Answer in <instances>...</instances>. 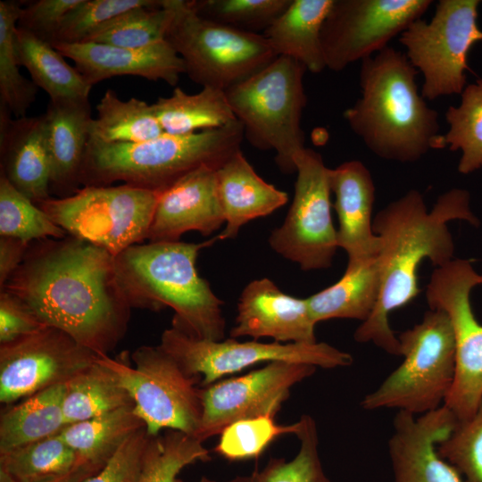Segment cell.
Returning a JSON list of instances; mask_svg holds the SVG:
<instances>
[{
	"label": "cell",
	"mask_w": 482,
	"mask_h": 482,
	"mask_svg": "<svg viewBox=\"0 0 482 482\" xmlns=\"http://www.w3.org/2000/svg\"><path fill=\"white\" fill-rule=\"evenodd\" d=\"M0 174L35 204L51 197L44 114L11 118L0 105Z\"/></svg>",
	"instance_id": "cell-22"
},
{
	"label": "cell",
	"mask_w": 482,
	"mask_h": 482,
	"mask_svg": "<svg viewBox=\"0 0 482 482\" xmlns=\"http://www.w3.org/2000/svg\"><path fill=\"white\" fill-rule=\"evenodd\" d=\"M224 223L217 169L203 165L160 192L147 240L179 241L192 230L209 236Z\"/></svg>",
	"instance_id": "cell-19"
},
{
	"label": "cell",
	"mask_w": 482,
	"mask_h": 482,
	"mask_svg": "<svg viewBox=\"0 0 482 482\" xmlns=\"http://www.w3.org/2000/svg\"><path fill=\"white\" fill-rule=\"evenodd\" d=\"M380 292L376 257L348 262L342 278L330 287L307 297L312 320L352 319L362 322L372 313Z\"/></svg>",
	"instance_id": "cell-27"
},
{
	"label": "cell",
	"mask_w": 482,
	"mask_h": 482,
	"mask_svg": "<svg viewBox=\"0 0 482 482\" xmlns=\"http://www.w3.org/2000/svg\"><path fill=\"white\" fill-rule=\"evenodd\" d=\"M22 7L20 1H0V105L15 118L25 116L37 92L36 84L24 78L19 68L15 34Z\"/></svg>",
	"instance_id": "cell-34"
},
{
	"label": "cell",
	"mask_w": 482,
	"mask_h": 482,
	"mask_svg": "<svg viewBox=\"0 0 482 482\" xmlns=\"http://www.w3.org/2000/svg\"><path fill=\"white\" fill-rule=\"evenodd\" d=\"M173 16L165 40L182 58L195 83L227 90L276 57L262 34L241 30L195 13L187 0H170Z\"/></svg>",
	"instance_id": "cell-8"
},
{
	"label": "cell",
	"mask_w": 482,
	"mask_h": 482,
	"mask_svg": "<svg viewBox=\"0 0 482 482\" xmlns=\"http://www.w3.org/2000/svg\"><path fill=\"white\" fill-rule=\"evenodd\" d=\"M275 417L262 415L236 421L220 434L214 452L229 461H242L259 457L278 436L295 434L299 422L279 425Z\"/></svg>",
	"instance_id": "cell-42"
},
{
	"label": "cell",
	"mask_w": 482,
	"mask_h": 482,
	"mask_svg": "<svg viewBox=\"0 0 482 482\" xmlns=\"http://www.w3.org/2000/svg\"><path fill=\"white\" fill-rule=\"evenodd\" d=\"M81 463L59 434L0 453V471L17 481L67 474Z\"/></svg>",
	"instance_id": "cell-36"
},
{
	"label": "cell",
	"mask_w": 482,
	"mask_h": 482,
	"mask_svg": "<svg viewBox=\"0 0 482 482\" xmlns=\"http://www.w3.org/2000/svg\"><path fill=\"white\" fill-rule=\"evenodd\" d=\"M461 96L460 104L445 112L449 129L443 142L461 152L458 170L469 174L482 168V79L466 86Z\"/></svg>",
	"instance_id": "cell-35"
},
{
	"label": "cell",
	"mask_w": 482,
	"mask_h": 482,
	"mask_svg": "<svg viewBox=\"0 0 482 482\" xmlns=\"http://www.w3.org/2000/svg\"><path fill=\"white\" fill-rule=\"evenodd\" d=\"M332 4L333 0H292L262 32L276 55L290 57L312 73L326 69L321 29Z\"/></svg>",
	"instance_id": "cell-26"
},
{
	"label": "cell",
	"mask_w": 482,
	"mask_h": 482,
	"mask_svg": "<svg viewBox=\"0 0 482 482\" xmlns=\"http://www.w3.org/2000/svg\"><path fill=\"white\" fill-rule=\"evenodd\" d=\"M66 235L37 204L0 174V237L31 243L48 237L62 238Z\"/></svg>",
	"instance_id": "cell-40"
},
{
	"label": "cell",
	"mask_w": 482,
	"mask_h": 482,
	"mask_svg": "<svg viewBox=\"0 0 482 482\" xmlns=\"http://www.w3.org/2000/svg\"><path fill=\"white\" fill-rule=\"evenodd\" d=\"M97 117L89 127V140L105 144L138 143L164 132L152 104L131 97L121 100L107 89L96 105Z\"/></svg>",
	"instance_id": "cell-32"
},
{
	"label": "cell",
	"mask_w": 482,
	"mask_h": 482,
	"mask_svg": "<svg viewBox=\"0 0 482 482\" xmlns=\"http://www.w3.org/2000/svg\"><path fill=\"white\" fill-rule=\"evenodd\" d=\"M29 244L15 237H0V288L22 262Z\"/></svg>",
	"instance_id": "cell-48"
},
{
	"label": "cell",
	"mask_w": 482,
	"mask_h": 482,
	"mask_svg": "<svg viewBox=\"0 0 482 482\" xmlns=\"http://www.w3.org/2000/svg\"><path fill=\"white\" fill-rule=\"evenodd\" d=\"M159 346L186 374L200 377L199 386H209L227 375L262 362H291L322 369L346 367L353 362L350 353L324 342L280 344L254 339L239 342L231 337L210 341L194 338L172 327L162 332Z\"/></svg>",
	"instance_id": "cell-14"
},
{
	"label": "cell",
	"mask_w": 482,
	"mask_h": 482,
	"mask_svg": "<svg viewBox=\"0 0 482 482\" xmlns=\"http://www.w3.org/2000/svg\"><path fill=\"white\" fill-rule=\"evenodd\" d=\"M162 0H83L62 21L54 44L87 42L121 14L141 7L159 6Z\"/></svg>",
	"instance_id": "cell-43"
},
{
	"label": "cell",
	"mask_w": 482,
	"mask_h": 482,
	"mask_svg": "<svg viewBox=\"0 0 482 482\" xmlns=\"http://www.w3.org/2000/svg\"><path fill=\"white\" fill-rule=\"evenodd\" d=\"M145 427L134 406H127L66 425L59 435L81 462L102 469L127 439Z\"/></svg>",
	"instance_id": "cell-31"
},
{
	"label": "cell",
	"mask_w": 482,
	"mask_h": 482,
	"mask_svg": "<svg viewBox=\"0 0 482 482\" xmlns=\"http://www.w3.org/2000/svg\"><path fill=\"white\" fill-rule=\"evenodd\" d=\"M198 482H215L214 480L204 476L202 477Z\"/></svg>",
	"instance_id": "cell-50"
},
{
	"label": "cell",
	"mask_w": 482,
	"mask_h": 482,
	"mask_svg": "<svg viewBox=\"0 0 482 482\" xmlns=\"http://www.w3.org/2000/svg\"><path fill=\"white\" fill-rule=\"evenodd\" d=\"M114 259L69 234L35 240L0 289L17 297L45 325L108 355L124 337L132 309L120 287Z\"/></svg>",
	"instance_id": "cell-1"
},
{
	"label": "cell",
	"mask_w": 482,
	"mask_h": 482,
	"mask_svg": "<svg viewBox=\"0 0 482 482\" xmlns=\"http://www.w3.org/2000/svg\"><path fill=\"white\" fill-rule=\"evenodd\" d=\"M329 183L338 220V247L346 252L348 262L376 257L379 238L372 229L375 185L370 171L360 161H347L329 169Z\"/></svg>",
	"instance_id": "cell-23"
},
{
	"label": "cell",
	"mask_w": 482,
	"mask_h": 482,
	"mask_svg": "<svg viewBox=\"0 0 482 482\" xmlns=\"http://www.w3.org/2000/svg\"><path fill=\"white\" fill-rule=\"evenodd\" d=\"M431 0H333L321 29L326 67L340 71L387 47Z\"/></svg>",
	"instance_id": "cell-15"
},
{
	"label": "cell",
	"mask_w": 482,
	"mask_h": 482,
	"mask_svg": "<svg viewBox=\"0 0 482 482\" xmlns=\"http://www.w3.org/2000/svg\"><path fill=\"white\" fill-rule=\"evenodd\" d=\"M482 285V275L471 262L453 259L436 267L426 289L429 309L448 317L455 344V370L444 405L457 421L470 418L482 399V324L470 303L471 289Z\"/></svg>",
	"instance_id": "cell-12"
},
{
	"label": "cell",
	"mask_w": 482,
	"mask_h": 482,
	"mask_svg": "<svg viewBox=\"0 0 482 482\" xmlns=\"http://www.w3.org/2000/svg\"><path fill=\"white\" fill-rule=\"evenodd\" d=\"M83 0H37L22 7L17 27L52 45L66 18Z\"/></svg>",
	"instance_id": "cell-46"
},
{
	"label": "cell",
	"mask_w": 482,
	"mask_h": 482,
	"mask_svg": "<svg viewBox=\"0 0 482 482\" xmlns=\"http://www.w3.org/2000/svg\"><path fill=\"white\" fill-rule=\"evenodd\" d=\"M217 240L137 244L115 256L118 281L130 307H170L172 328L197 339L223 340V302L196 269L200 250Z\"/></svg>",
	"instance_id": "cell-4"
},
{
	"label": "cell",
	"mask_w": 482,
	"mask_h": 482,
	"mask_svg": "<svg viewBox=\"0 0 482 482\" xmlns=\"http://www.w3.org/2000/svg\"><path fill=\"white\" fill-rule=\"evenodd\" d=\"M203 442L179 430L150 436L138 482H182L179 474L187 466L209 461Z\"/></svg>",
	"instance_id": "cell-38"
},
{
	"label": "cell",
	"mask_w": 482,
	"mask_h": 482,
	"mask_svg": "<svg viewBox=\"0 0 482 482\" xmlns=\"http://www.w3.org/2000/svg\"><path fill=\"white\" fill-rule=\"evenodd\" d=\"M164 133L185 136L220 129L238 120L225 90L204 87L196 94H187L176 87L167 97L152 104Z\"/></svg>",
	"instance_id": "cell-28"
},
{
	"label": "cell",
	"mask_w": 482,
	"mask_h": 482,
	"mask_svg": "<svg viewBox=\"0 0 482 482\" xmlns=\"http://www.w3.org/2000/svg\"><path fill=\"white\" fill-rule=\"evenodd\" d=\"M453 220L478 226L470 207V194L464 189L446 191L430 211L422 195L411 189L376 214L372 229L379 238L376 259L380 292L372 313L353 334L356 342H370L400 356V343L389 325V314L419 295L417 271L423 260L428 259L436 267L453 260L454 245L447 223Z\"/></svg>",
	"instance_id": "cell-2"
},
{
	"label": "cell",
	"mask_w": 482,
	"mask_h": 482,
	"mask_svg": "<svg viewBox=\"0 0 482 482\" xmlns=\"http://www.w3.org/2000/svg\"><path fill=\"white\" fill-rule=\"evenodd\" d=\"M417 73L405 54L390 46L362 61L361 96L344 118L379 158L414 162L445 147L438 113L419 93Z\"/></svg>",
	"instance_id": "cell-3"
},
{
	"label": "cell",
	"mask_w": 482,
	"mask_h": 482,
	"mask_svg": "<svg viewBox=\"0 0 482 482\" xmlns=\"http://www.w3.org/2000/svg\"><path fill=\"white\" fill-rule=\"evenodd\" d=\"M127 406H134L132 398L99 358L65 384L62 410L66 425Z\"/></svg>",
	"instance_id": "cell-33"
},
{
	"label": "cell",
	"mask_w": 482,
	"mask_h": 482,
	"mask_svg": "<svg viewBox=\"0 0 482 482\" xmlns=\"http://www.w3.org/2000/svg\"><path fill=\"white\" fill-rule=\"evenodd\" d=\"M316 369L305 363L271 362L245 375L199 386L202 416L195 437L204 443L236 421L276 417L292 387Z\"/></svg>",
	"instance_id": "cell-17"
},
{
	"label": "cell",
	"mask_w": 482,
	"mask_h": 482,
	"mask_svg": "<svg viewBox=\"0 0 482 482\" xmlns=\"http://www.w3.org/2000/svg\"><path fill=\"white\" fill-rule=\"evenodd\" d=\"M457 422L445 405L419 416L399 411L388 440L393 482H464L437 452Z\"/></svg>",
	"instance_id": "cell-18"
},
{
	"label": "cell",
	"mask_w": 482,
	"mask_h": 482,
	"mask_svg": "<svg viewBox=\"0 0 482 482\" xmlns=\"http://www.w3.org/2000/svg\"><path fill=\"white\" fill-rule=\"evenodd\" d=\"M244 127L237 120L220 129L143 142L105 144L89 140L79 184L111 186L116 181L162 192L189 171L208 165L219 169L241 150Z\"/></svg>",
	"instance_id": "cell-5"
},
{
	"label": "cell",
	"mask_w": 482,
	"mask_h": 482,
	"mask_svg": "<svg viewBox=\"0 0 482 482\" xmlns=\"http://www.w3.org/2000/svg\"><path fill=\"white\" fill-rule=\"evenodd\" d=\"M292 0H187L199 16L241 30L264 31Z\"/></svg>",
	"instance_id": "cell-41"
},
{
	"label": "cell",
	"mask_w": 482,
	"mask_h": 482,
	"mask_svg": "<svg viewBox=\"0 0 482 482\" xmlns=\"http://www.w3.org/2000/svg\"><path fill=\"white\" fill-rule=\"evenodd\" d=\"M100 470L101 468L87 463H81L67 474L46 477L27 481H17L12 477H10L8 474L0 472V482H82L86 478L96 474Z\"/></svg>",
	"instance_id": "cell-49"
},
{
	"label": "cell",
	"mask_w": 482,
	"mask_h": 482,
	"mask_svg": "<svg viewBox=\"0 0 482 482\" xmlns=\"http://www.w3.org/2000/svg\"><path fill=\"white\" fill-rule=\"evenodd\" d=\"M72 60L85 79L95 85L116 76H138L176 86L185 73L182 58L166 41L144 48L120 47L96 42L52 45Z\"/></svg>",
	"instance_id": "cell-21"
},
{
	"label": "cell",
	"mask_w": 482,
	"mask_h": 482,
	"mask_svg": "<svg viewBox=\"0 0 482 482\" xmlns=\"http://www.w3.org/2000/svg\"><path fill=\"white\" fill-rule=\"evenodd\" d=\"M160 192L128 184L85 186L37 204L67 234L114 257L147 239Z\"/></svg>",
	"instance_id": "cell-10"
},
{
	"label": "cell",
	"mask_w": 482,
	"mask_h": 482,
	"mask_svg": "<svg viewBox=\"0 0 482 482\" xmlns=\"http://www.w3.org/2000/svg\"><path fill=\"white\" fill-rule=\"evenodd\" d=\"M437 452L459 471L464 482H482V399L475 413L458 421L437 445Z\"/></svg>",
	"instance_id": "cell-44"
},
{
	"label": "cell",
	"mask_w": 482,
	"mask_h": 482,
	"mask_svg": "<svg viewBox=\"0 0 482 482\" xmlns=\"http://www.w3.org/2000/svg\"><path fill=\"white\" fill-rule=\"evenodd\" d=\"M46 326L17 297L0 291V345L31 335Z\"/></svg>",
	"instance_id": "cell-47"
},
{
	"label": "cell",
	"mask_w": 482,
	"mask_h": 482,
	"mask_svg": "<svg viewBox=\"0 0 482 482\" xmlns=\"http://www.w3.org/2000/svg\"><path fill=\"white\" fill-rule=\"evenodd\" d=\"M172 16L170 0H162L159 6L137 8L121 14L87 42L129 48L147 47L165 40Z\"/></svg>",
	"instance_id": "cell-39"
},
{
	"label": "cell",
	"mask_w": 482,
	"mask_h": 482,
	"mask_svg": "<svg viewBox=\"0 0 482 482\" xmlns=\"http://www.w3.org/2000/svg\"><path fill=\"white\" fill-rule=\"evenodd\" d=\"M298 422L300 448L292 460L271 457L261 470L227 482H332L321 463L315 420L303 414Z\"/></svg>",
	"instance_id": "cell-37"
},
{
	"label": "cell",
	"mask_w": 482,
	"mask_h": 482,
	"mask_svg": "<svg viewBox=\"0 0 482 482\" xmlns=\"http://www.w3.org/2000/svg\"><path fill=\"white\" fill-rule=\"evenodd\" d=\"M217 182L226 224L218 240L236 237L245 223L272 213L288 201L286 192L256 173L241 150L217 169Z\"/></svg>",
	"instance_id": "cell-25"
},
{
	"label": "cell",
	"mask_w": 482,
	"mask_h": 482,
	"mask_svg": "<svg viewBox=\"0 0 482 482\" xmlns=\"http://www.w3.org/2000/svg\"><path fill=\"white\" fill-rule=\"evenodd\" d=\"M99 356L66 332L50 326L0 345V402L10 404L64 385Z\"/></svg>",
	"instance_id": "cell-16"
},
{
	"label": "cell",
	"mask_w": 482,
	"mask_h": 482,
	"mask_svg": "<svg viewBox=\"0 0 482 482\" xmlns=\"http://www.w3.org/2000/svg\"><path fill=\"white\" fill-rule=\"evenodd\" d=\"M65 384L36 393L5 409L0 417V453L57 435L66 426Z\"/></svg>",
	"instance_id": "cell-30"
},
{
	"label": "cell",
	"mask_w": 482,
	"mask_h": 482,
	"mask_svg": "<svg viewBox=\"0 0 482 482\" xmlns=\"http://www.w3.org/2000/svg\"><path fill=\"white\" fill-rule=\"evenodd\" d=\"M149 436L145 427L137 431L99 471L82 482H138Z\"/></svg>",
	"instance_id": "cell-45"
},
{
	"label": "cell",
	"mask_w": 482,
	"mask_h": 482,
	"mask_svg": "<svg viewBox=\"0 0 482 482\" xmlns=\"http://www.w3.org/2000/svg\"><path fill=\"white\" fill-rule=\"evenodd\" d=\"M15 47L20 65L25 66L50 101L89 99L93 86L50 43L17 27Z\"/></svg>",
	"instance_id": "cell-29"
},
{
	"label": "cell",
	"mask_w": 482,
	"mask_h": 482,
	"mask_svg": "<svg viewBox=\"0 0 482 482\" xmlns=\"http://www.w3.org/2000/svg\"><path fill=\"white\" fill-rule=\"evenodd\" d=\"M402 363L361 406L366 411L396 409L422 415L444 405L455 370V344L451 322L441 310L429 309L422 320L402 332Z\"/></svg>",
	"instance_id": "cell-7"
},
{
	"label": "cell",
	"mask_w": 482,
	"mask_h": 482,
	"mask_svg": "<svg viewBox=\"0 0 482 482\" xmlns=\"http://www.w3.org/2000/svg\"><path fill=\"white\" fill-rule=\"evenodd\" d=\"M51 165L50 192L67 197L80 187L79 175L89 139V99L49 101L43 113Z\"/></svg>",
	"instance_id": "cell-24"
},
{
	"label": "cell",
	"mask_w": 482,
	"mask_h": 482,
	"mask_svg": "<svg viewBox=\"0 0 482 482\" xmlns=\"http://www.w3.org/2000/svg\"><path fill=\"white\" fill-rule=\"evenodd\" d=\"M99 361L129 394L149 436L172 429L195 436L202 416L200 377L186 374L159 345H142L115 358L100 355Z\"/></svg>",
	"instance_id": "cell-9"
},
{
	"label": "cell",
	"mask_w": 482,
	"mask_h": 482,
	"mask_svg": "<svg viewBox=\"0 0 482 482\" xmlns=\"http://www.w3.org/2000/svg\"><path fill=\"white\" fill-rule=\"evenodd\" d=\"M478 0H440L430 21L419 19L399 37L405 55L424 78V99L461 94L466 87L468 54L482 41Z\"/></svg>",
	"instance_id": "cell-11"
},
{
	"label": "cell",
	"mask_w": 482,
	"mask_h": 482,
	"mask_svg": "<svg viewBox=\"0 0 482 482\" xmlns=\"http://www.w3.org/2000/svg\"><path fill=\"white\" fill-rule=\"evenodd\" d=\"M316 323L307 298L282 292L267 278L248 283L240 294L231 338L270 337L280 344H314Z\"/></svg>",
	"instance_id": "cell-20"
},
{
	"label": "cell",
	"mask_w": 482,
	"mask_h": 482,
	"mask_svg": "<svg viewBox=\"0 0 482 482\" xmlns=\"http://www.w3.org/2000/svg\"><path fill=\"white\" fill-rule=\"evenodd\" d=\"M292 204L282 225L270 237V247L303 270L328 269L336 254L337 229L331 216L329 168L321 155L304 147L294 157Z\"/></svg>",
	"instance_id": "cell-13"
},
{
	"label": "cell",
	"mask_w": 482,
	"mask_h": 482,
	"mask_svg": "<svg viewBox=\"0 0 482 482\" xmlns=\"http://www.w3.org/2000/svg\"><path fill=\"white\" fill-rule=\"evenodd\" d=\"M306 71L301 62L279 55L225 90L244 137L253 147L275 151V162L287 174L295 172L294 157L305 147L301 120L307 102Z\"/></svg>",
	"instance_id": "cell-6"
}]
</instances>
